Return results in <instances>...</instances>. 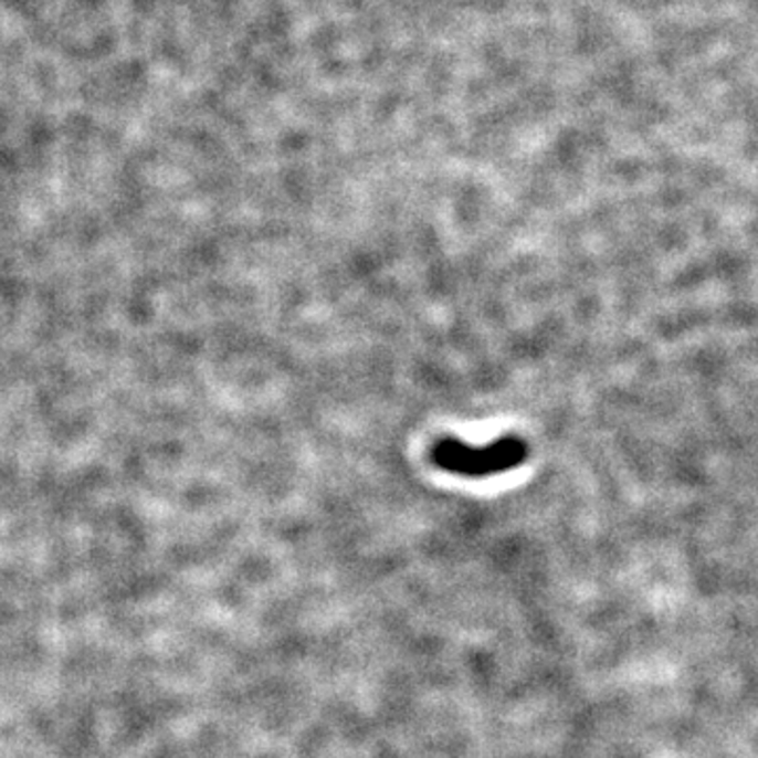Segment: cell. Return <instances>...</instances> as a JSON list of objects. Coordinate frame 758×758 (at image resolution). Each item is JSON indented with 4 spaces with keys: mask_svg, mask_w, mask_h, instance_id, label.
<instances>
[{
    "mask_svg": "<svg viewBox=\"0 0 758 758\" xmlns=\"http://www.w3.org/2000/svg\"><path fill=\"white\" fill-rule=\"evenodd\" d=\"M430 457L434 466L451 474L483 478L525 464L529 457V445L520 436H502L485 446H470L449 436L434 443Z\"/></svg>",
    "mask_w": 758,
    "mask_h": 758,
    "instance_id": "cell-1",
    "label": "cell"
}]
</instances>
